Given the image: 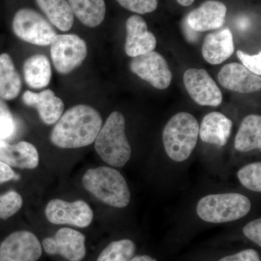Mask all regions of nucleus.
<instances>
[{
    "mask_svg": "<svg viewBox=\"0 0 261 261\" xmlns=\"http://www.w3.org/2000/svg\"><path fill=\"white\" fill-rule=\"evenodd\" d=\"M129 261H157L155 259L152 258V257L149 256V255H138L132 257Z\"/></svg>",
    "mask_w": 261,
    "mask_h": 261,
    "instance_id": "nucleus-35",
    "label": "nucleus"
},
{
    "mask_svg": "<svg viewBox=\"0 0 261 261\" xmlns=\"http://www.w3.org/2000/svg\"><path fill=\"white\" fill-rule=\"evenodd\" d=\"M125 129L124 117L121 113L114 111L102 125L94 141L97 153L113 167H123L132 156V148Z\"/></svg>",
    "mask_w": 261,
    "mask_h": 261,
    "instance_id": "nucleus-3",
    "label": "nucleus"
},
{
    "mask_svg": "<svg viewBox=\"0 0 261 261\" xmlns=\"http://www.w3.org/2000/svg\"><path fill=\"white\" fill-rule=\"evenodd\" d=\"M22 89L20 75L7 53L0 55V98L12 100L18 97Z\"/></svg>",
    "mask_w": 261,
    "mask_h": 261,
    "instance_id": "nucleus-22",
    "label": "nucleus"
},
{
    "mask_svg": "<svg viewBox=\"0 0 261 261\" xmlns=\"http://www.w3.org/2000/svg\"><path fill=\"white\" fill-rule=\"evenodd\" d=\"M136 245L128 239L110 243L99 254L97 261H129L135 255Z\"/></svg>",
    "mask_w": 261,
    "mask_h": 261,
    "instance_id": "nucleus-25",
    "label": "nucleus"
},
{
    "mask_svg": "<svg viewBox=\"0 0 261 261\" xmlns=\"http://www.w3.org/2000/svg\"><path fill=\"white\" fill-rule=\"evenodd\" d=\"M239 59L243 63L244 66L253 73L254 74L261 75V53L254 56H250L244 51L238 50L237 53Z\"/></svg>",
    "mask_w": 261,
    "mask_h": 261,
    "instance_id": "nucleus-30",
    "label": "nucleus"
},
{
    "mask_svg": "<svg viewBox=\"0 0 261 261\" xmlns=\"http://www.w3.org/2000/svg\"><path fill=\"white\" fill-rule=\"evenodd\" d=\"M243 233L247 238L261 246V219L250 221L243 228Z\"/></svg>",
    "mask_w": 261,
    "mask_h": 261,
    "instance_id": "nucleus-31",
    "label": "nucleus"
},
{
    "mask_svg": "<svg viewBox=\"0 0 261 261\" xmlns=\"http://www.w3.org/2000/svg\"><path fill=\"white\" fill-rule=\"evenodd\" d=\"M21 195L15 191H10L0 195V219L6 220L14 216L23 205Z\"/></svg>",
    "mask_w": 261,
    "mask_h": 261,
    "instance_id": "nucleus-27",
    "label": "nucleus"
},
{
    "mask_svg": "<svg viewBox=\"0 0 261 261\" xmlns=\"http://www.w3.org/2000/svg\"><path fill=\"white\" fill-rule=\"evenodd\" d=\"M43 13L56 28L68 32L74 22V15L67 0H35Z\"/></svg>",
    "mask_w": 261,
    "mask_h": 261,
    "instance_id": "nucleus-23",
    "label": "nucleus"
},
{
    "mask_svg": "<svg viewBox=\"0 0 261 261\" xmlns=\"http://www.w3.org/2000/svg\"><path fill=\"white\" fill-rule=\"evenodd\" d=\"M18 176L8 165L0 161V185L12 179H17Z\"/></svg>",
    "mask_w": 261,
    "mask_h": 261,
    "instance_id": "nucleus-33",
    "label": "nucleus"
},
{
    "mask_svg": "<svg viewBox=\"0 0 261 261\" xmlns=\"http://www.w3.org/2000/svg\"><path fill=\"white\" fill-rule=\"evenodd\" d=\"M16 122L4 99L0 98V140H5L14 135Z\"/></svg>",
    "mask_w": 261,
    "mask_h": 261,
    "instance_id": "nucleus-28",
    "label": "nucleus"
},
{
    "mask_svg": "<svg viewBox=\"0 0 261 261\" xmlns=\"http://www.w3.org/2000/svg\"><path fill=\"white\" fill-rule=\"evenodd\" d=\"M227 8L223 3L209 0L192 10L187 24L195 32H204L221 28L224 25Z\"/></svg>",
    "mask_w": 261,
    "mask_h": 261,
    "instance_id": "nucleus-15",
    "label": "nucleus"
},
{
    "mask_svg": "<svg viewBox=\"0 0 261 261\" xmlns=\"http://www.w3.org/2000/svg\"><path fill=\"white\" fill-rule=\"evenodd\" d=\"M42 253L37 236L25 230L10 233L0 245V261H37Z\"/></svg>",
    "mask_w": 261,
    "mask_h": 261,
    "instance_id": "nucleus-10",
    "label": "nucleus"
},
{
    "mask_svg": "<svg viewBox=\"0 0 261 261\" xmlns=\"http://www.w3.org/2000/svg\"><path fill=\"white\" fill-rule=\"evenodd\" d=\"M45 216L51 224L71 225L79 228L87 227L94 219L93 211L85 201L68 202L60 199L48 202Z\"/></svg>",
    "mask_w": 261,
    "mask_h": 261,
    "instance_id": "nucleus-8",
    "label": "nucleus"
},
{
    "mask_svg": "<svg viewBox=\"0 0 261 261\" xmlns=\"http://www.w3.org/2000/svg\"><path fill=\"white\" fill-rule=\"evenodd\" d=\"M251 206L248 197L241 194H217L200 199L197 214L206 222L221 224L245 217L251 210Z\"/></svg>",
    "mask_w": 261,
    "mask_h": 261,
    "instance_id": "nucleus-5",
    "label": "nucleus"
},
{
    "mask_svg": "<svg viewBox=\"0 0 261 261\" xmlns=\"http://www.w3.org/2000/svg\"><path fill=\"white\" fill-rule=\"evenodd\" d=\"M23 76L31 88H45L50 83L51 68L49 60L44 55H34L24 62Z\"/></svg>",
    "mask_w": 261,
    "mask_h": 261,
    "instance_id": "nucleus-20",
    "label": "nucleus"
},
{
    "mask_svg": "<svg viewBox=\"0 0 261 261\" xmlns=\"http://www.w3.org/2000/svg\"><path fill=\"white\" fill-rule=\"evenodd\" d=\"M84 189L106 205L123 208L129 204L128 184L118 170L107 166L90 168L82 178Z\"/></svg>",
    "mask_w": 261,
    "mask_h": 261,
    "instance_id": "nucleus-2",
    "label": "nucleus"
},
{
    "mask_svg": "<svg viewBox=\"0 0 261 261\" xmlns=\"http://www.w3.org/2000/svg\"><path fill=\"white\" fill-rule=\"evenodd\" d=\"M85 240L80 231L61 228L53 238L44 239L42 246L49 255H61L69 261H81L86 255Z\"/></svg>",
    "mask_w": 261,
    "mask_h": 261,
    "instance_id": "nucleus-12",
    "label": "nucleus"
},
{
    "mask_svg": "<svg viewBox=\"0 0 261 261\" xmlns=\"http://www.w3.org/2000/svg\"><path fill=\"white\" fill-rule=\"evenodd\" d=\"M125 9L139 14L152 13L157 9L159 0H116Z\"/></svg>",
    "mask_w": 261,
    "mask_h": 261,
    "instance_id": "nucleus-29",
    "label": "nucleus"
},
{
    "mask_svg": "<svg viewBox=\"0 0 261 261\" xmlns=\"http://www.w3.org/2000/svg\"><path fill=\"white\" fill-rule=\"evenodd\" d=\"M130 69L158 89H167L172 81V73L167 61L157 51H149L132 58Z\"/></svg>",
    "mask_w": 261,
    "mask_h": 261,
    "instance_id": "nucleus-9",
    "label": "nucleus"
},
{
    "mask_svg": "<svg viewBox=\"0 0 261 261\" xmlns=\"http://www.w3.org/2000/svg\"><path fill=\"white\" fill-rule=\"evenodd\" d=\"M13 30L23 42L37 46L50 45L57 33L42 15L30 8H22L15 13Z\"/></svg>",
    "mask_w": 261,
    "mask_h": 261,
    "instance_id": "nucleus-6",
    "label": "nucleus"
},
{
    "mask_svg": "<svg viewBox=\"0 0 261 261\" xmlns=\"http://www.w3.org/2000/svg\"><path fill=\"white\" fill-rule=\"evenodd\" d=\"M0 161L10 167L34 169L39 165V152L35 146L25 141L11 145L0 140Z\"/></svg>",
    "mask_w": 261,
    "mask_h": 261,
    "instance_id": "nucleus-17",
    "label": "nucleus"
},
{
    "mask_svg": "<svg viewBox=\"0 0 261 261\" xmlns=\"http://www.w3.org/2000/svg\"><path fill=\"white\" fill-rule=\"evenodd\" d=\"M51 130L50 140L56 147L75 149L92 145L102 126V118L94 108L78 105L62 115Z\"/></svg>",
    "mask_w": 261,
    "mask_h": 261,
    "instance_id": "nucleus-1",
    "label": "nucleus"
},
{
    "mask_svg": "<svg viewBox=\"0 0 261 261\" xmlns=\"http://www.w3.org/2000/svg\"><path fill=\"white\" fill-rule=\"evenodd\" d=\"M73 15L86 27L100 25L106 17L105 0H68Z\"/></svg>",
    "mask_w": 261,
    "mask_h": 261,
    "instance_id": "nucleus-24",
    "label": "nucleus"
},
{
    "mask_svg": "<svg viewBox=\"0 0 261 261\" xmlns=\"http://www.w3.org/2000/svg\"><path fill=\"white\" fill-rule=\"evenodd\" d=\"M178 3L182 6L188 7L195 2V0H177Z\"/></svg>",
    "mask_w": 261,
    "mask_h": 261,
    "instance_id": "nucleus-36",
    "label": "nucleus"
},
{
    "mask_svg": "<svg viewBox=\"0 0 261 261\" xmlns=\"http://www.w3.org/2000/svg\"><path fill=\"white\" fill-rule=\"evenodd\" d=\"M234 147L247 152L261 148V117L249 115L244 118L234 140Z\"/></svg>",
    "mask_w": 261,
    "mask_h": 261,
    "instance_id": "nucleus-21",
    "label": "nucleus"
},
{
    "mask_svg": "<svg viewBox=\"0 0 261 261\" xmlns=\"http://www.w3.org/2000/svg\"><path fill=\"white\" fill-rule=\"evenodd\" d=\"M218 80L224 88L239 93H252L261 89L260 75L237 63L225 65L220 70Z\"/></svg>",
    "mask_w": 261,
    "mask_h": 261,
    "instance_id": "nucleus-14",
    "label": "nucleus"
},
{
    "mask_svg": "<svg viewBox=\"0 0 261 261\" xmlns=\"http://www.w3.org/2000/svg\"><path fill=\"white\" fill-rule=\"evenodd\" d=\"M22 99L25 106L37 110L41 120L47 125L56 123L64 112V102L51 89H45L39 93L25 91Z\"/></svg>",
    "mask_w": 261,
    "mask_h": 261,
    "instance_id": "nucleus-16",
    "label": "nucleus"
},
{
    "mask_svg": "<svg viewBox=\"0 0 261 261\" xmlns=\"http://www.w3.org/2000/svg\"><path fill=\"white\" fill-rule=\"evenodd\" d=\"M126 39L125 51L130 58L154 51L157 44L156 38L149 32L147 23L142 17L132 15L126 23Z\"/></svg>",
    "mask_w": 261,
    "mask_h": 261,
    "instance_id": "nucleus-13",
    "label": "nucleus"
},
{
    "mask_svg": "<svg viewBox=\"0 0 261 261\" xmlns=\"http://www.w3.org/2000/svg\"><path fill=\"white\" fill-rule=\"evenodd\" d=\"M249 24H250V20L247 18H240L237 22V25L239 29L242 31L246 30L248 28Z\"/></svg>",
    "mask_w": 261,
    "mask_h": 261,
    "instance_id": "nucleus-34",
    "label": "nucleus"
},
{
    "mask_svg": "<svg viewBox=\"0 0 261 261\" xmlns=\"http://www.w3.org/2000/svg\"><path fill=\"white\" fill-rule=\"evenodd\" d=\"M234 51L232 33L229 29H221L207 34L202 47L204 59L212 65L226 61Z\"/></svg>",
    "mask_w": 261,
    "mask_h": 261,
    "instance_id": "nucleus-18",
    "label": "nucleus"
},
{
    "mask_svg": "<svg viewBox=\"0 0 261 261\" xmlns=\"http://www.w3.org/2000/svg\"><path fill=\"white\" fill-rule=\"evenodd\" d=\"M219 261H261L260 255L256 250L247 249L232 255H228Z\"/></svg>",
    "mask_w": 261,
    "mask_h": 261,
    "instance_id": "nucleus-32",
    "label": "nucleus"
},
{
    "mask_svg": "<svg viewBox=\"0 0 261 261\" xmlns=\"http://www.w3.org/2000/svg\"><path fill=\"white\" fill-rule=\"evenodd\" d=\"M199 129L198 122L190 113L174 115L163 132V146L168 157L176 162L188 159L197 145Z\"/></svg>",
    "mask_w": 261,
    "mask_h": 261,
    "instance_id": "nucleus-4",
    "label": "nucleus"
},
{
    "mask_svg": "<svg viewBox=\"0 0 261 261\" xmlns=\"http://www.w3.org/2000/svg\"><path fill=\"white\" fill-rule=\"evenodd\" d=\"M240 183L251 191L261 192V163H250L238 172Z\"/></svg>",
    "mask_w": 261,
    "mask_h": 261,
    "instance_id": "nucleus-26",
    "label": "nucleus"
},
{
    "mask_svg": "<svg viewBox=\"0 0 261 261\" xmlns=\"http://www.w3.org/2000/svg\"><path fill=\"white\" fill-rule=\"evenodd\" d=\"M232 126V121L223 113H210L202 119L199 135L205 143L223 147L227 143Z\"/></svg>",
    "mask_w": 261,
    "mask_h": 261,
    "instance_id": "nucleus-19",
    "label": "nucleus"
},
{
    "mask_svg": "<svg viewBox=\"0 0 261 261\" xmlns=\"http://www.w3.org/2000/svg\"><path fill=\"white\" fill-rule=\"evenodd\" d=\"M50 55L57 71L68 74L87 58V43L75 34H57L50 44Z\"/></svg>",
    "mask_w": 261,
    "mask_h": 261,
    "instance_id": "nucleus-7",
    "label": "nucleus"
},
{
    "mask_svg": "<svg viewBox=\"0 0 261 261\" xmlns=\"http://www.w3.org/2000/svg\"><path fill=\"white\" fill-rule=\"evenodd\" d=\"M183 80L190 97L200 106L217 107L222 102L221 91L205 69H187Z\"/></svg>",
    "mask_w": 261,
    "mask_h": 261,
    "instance_id": "nucleus-11",
    "label": "nucleus"
}]
</instances>
